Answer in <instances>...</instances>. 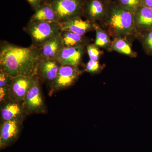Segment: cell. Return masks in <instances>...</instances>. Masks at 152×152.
<instances>
[{"mask_svg": "<svg viewBox=\"0 0 152 152\" xmlns=\"http://www.w3.org/2000/svg\"><path fill=\"white\" fill-rule=\"evenodd\" d=\"M41 61L39 50L33 45L24 48L5 43L1 46V70L11 78L18 75L36 77Z\"/></svg>", "mask_w": 152, "mask_h": 152, "instance_id": "obj_1", "label": "cell"}, {"mask_svg": "<svg viewBox=\"0 0 152 152\" xmlns=\"http://www.w3.org/2000/svg\"><path fill=\"white\" fill-rule=\"evenodd\" d=\"M109 31L116 37L130 35L136 29L134 15L118 4H110L106 16Z\"/></svg>", "mask_w": 152, "mask_h": 152, "instance_id": "obj_2", "label": "cell"}, {"mask_svg": "<svg viewBox=\"0 0 152 152\" xmlns=\"http://www.w3.org/2000/svg\"><path fill=\"white\" fill-rule=\"evenodd\" d=\"M25 31L38 48L61 32L59 22H30Z\"/></svg>", "mask_w": 152, "mask_h": 152, "instance_id": "obj_3", "label": "cell"}, {"mask_svg": "<svg viewBox=\"0 0 152 152\" xmlns=\"http://www.w3.org/2000/svg\"><path fill=\"white\" fill-rule=\"evenodd\" d=\"M86 0H47L56 15L59 22L83 15Z\"/></svg>", "mask_w": 152, "mask_h": 152, "instance_id": "obj_4", "label": "cell"}, {"mask_svg": "<svg viewBox=\"0 0 152 152\" xmlns=\"http://www.w3.org/2000/svg\"><path fill=\"white\" fill-rule=\"evenodd\" d=\"M23 107L29 113H40L45 111V104L37 78H35L23 100Z\"/></svg>", "mask_w": 152, "mask_h": 152, "instance_id": "obj_5", "label": "cell"}, {"mask_svg": "<svg viewBox=\"0 0 152 152\" xmlns=\"http://www.w3.org/2000/svg\"><path fill=\"white\" fill-rule=\"evenodd\" d=\"M35 77L18 75L12 78L9 88V95L14 102H18L23 101Z\"/></svg>", "mask_w": 152, "mask_h": 152, "instance_id": "obj_6", "label": "cell"}, {"mask_svg": "<svg viewBox=\"0 0 152 152\" xmlns=\"http://www.w3.org/2000/svg\"><path fill=\"white\" fill-rule=\"evenodd\" d=\"M81 72L78 67L61 65L56 78L52 83L55 90H60L71 86L78 78Z\"/></svg>", "mask_w": 152, "mask_h": 152, "instance_id": "obj_7", "label": "cell"}, {"mask_svg": "<svg viewBox=\"0 0 152 152\" xmlns=\"http://www.w3.org/2000/svg\"><path fill=\"white\" fill-rule=\"evenodd\" d=\"M84 52V46L64 47L56 57L55 60L61 65L78 67L80 64Z\"/></svg>", "mask_w": 152, "mask_h": 152, "instance_id": "obj_8", "label": "cell"}, {"mask_svg": "<svg viewBox=\"0 0 152 152\" xmlns=\"http://www.w3.org/2000/svg\"><path fill=\"white\" fill-rule=\"evenodd\" d=\"M110 4L107 0H86L83 14L88 20L94 23L105 18Z\"/></svg>", "mask_w": 152, "mask_h": 152, "instance_id": "obj_9", "label": "cell"}, {"mask_svg": "<svg viewBox=\"0 0 152 152\" xmlns=\"http://www.w3.org/2000/svg\"><path fill=\"white\" fill-rule=\"evenodd\" d=\"M21 129L19 118L4 122L0 131V146L1 148L7 146L18 138Z\"/></svg>", "mask_w": 152, "mask_h": 152, "instance_id": "obj_10", "label": "cell"}, {"mask_svg": "<svg viewBox=\"0 0 152 152\" xmlns=\"http://www.w3.org/2000/svg\"><path fill=\"white\" fill-rule=\"evenodd\" d=\"M59 23L61 31L72 32L81 35H84L86 33L94 28L93 23L88 20H83L80 16Z\"/></svg>", "mask_w": 152, "mask_h": 152, "instance_id": "obj_11", "label": "cell"}, {"mask_svg": "<svg viewBox=\"0 0 152 152\" xmlns=\"http://www.w3.org/2000/svg\"><path fill=\"white\" fill-rule=\"evenodd\" d=\"M64 48L61 32L39 47L42 60H55L59 52Z\"/></svg>", "mask_w": 152, "mask_h": 152, "instance_id": "obj_12", "label": "cell"}, {"mask_svg": "<svg viewBox=\"0 0 152 152\" xmlns=\"http://www.w3.org/2000/svg\"><path fill=\"white\" fill-rule=\"evenodd\" d=\"M61 65L56 60H42L38 68V74L47 81L53 83L56 78Z\"/></svg>", "mask_w": 152, "mask_h": 152, "instance_id": "obj_13", "label": "cell"}, {"mask_svg": "<svg viewBox=\"0 0 152 152\" xmlns=\"http://www.w3.org/2000/svg\"><path fill=\"white\" fill-rule=\"evenodd\" d=\"M134 15L136 28L141 31L152 29V8L142 6Z\"/></svg>", "mask_w": 152, "mask_h": 152, "instance_id": "obj_14", "label": "cell"}, {"mask_svg": "<svg viewBox=\"0 0 152 152\" xmlns=\"http://www.w3.org/2000/svg\"><path fill=\"white\" fill-rule=\"evenodd\" d=\"M30 22H59V20L51 6L47 2H43L35 11Z\"/></svg>", "mask_w": 152, "mask_h": 152, "instance_id": "obj_15", "label": "cell"}, {"mask_svg": "<svg viewBox=\"0 0 152 152\" xmlns=\"http://www.w3.org/2000/svg\"><path fill=\"white\" fill-rule=\"evenodd\" d=\"M23 113V108L18 102H13L9 103L1 110V116L3 121L19 118Z\"/></svg>", "mask_w": 152, "mask_h": 152, "instance_id": "obj_16", "label": "cell"}, {"mask_svg": "<svg viewBox=\"0 0 152 152\" xmlns=\"http://www.w3.org/2000/svg\"><path fill=\"white\" fill-rule=\"evenodd\" d=\"M61 35L64 47L84 46V36L72 32L61 31Z\"/></svg>", "mask_w": 152, "mask_h": 152, "instance_id": "obj_17", "label": "cell"}, {"mask_svg": "<svg viewBox=\"0 0 152 152\" xmlns=\"http://www.w3.org/2000/svg\"><path fill=\"white\" fill-rule=\"evenodd\" d=\"M110 47L112 50L120 53L131 57L136 56V53L133 51L130 44L123 38H115L111 44Z\"/></svg>", "mask_w": 152, "mask_h": 152, "instance_id": "obj_18", "label": "cell"}, {"mask_svg": "<svg viewBox=\"0 0 152 152\" xmlns=\"http://www.w3.org/2000/svg\"><path fill=\"white\" fill-rule=\"evenodd\" d=\"M94 28L96 32L95 45L102 48H107L110 46L111 42L108 34L95 24H94Z\"/></svg>", "mask_w": 152, "mask_h": 152, "instance_id": "obj_19", "label": "cell"}, {"mask_svg": "<svg viewBox=\"0 0 152 152\" xmlns=\"http://www.w3.org/2000/svg\"><path fill=\"white\" fill-rule=\"evenodd\" d=\"M141 42L147 54L152 56V29L142 31Z\"/></svg>", "mask_w": 152, "mask_h": 152, "instance_id": "obj_20", "label": "cell"}, {"mask_svg": "<svg viewBox=\"0 0 152 152\" xmlns=\"http://www.w3.org/2000/svg\"><path fill=\"white\" fill-rule=\"evenodd\" d=\"M118 4L134 14L140 7L143 6L142 0H118Z\"/></svg>", "mask_w": 152, "mask_h": 152, "instance_id": "obj_21", "label": "cell"}, {"mask_svg": "<svg viewBox=\"0 0 152 152\" xmlns=\"http://www.w3.org/2000/svg\"><path fill=\"white\" fill-rule=\"evenodd\" d=\"M87 52L89 57L90 60L94 61H98L99 58L102 53L98 47L94 45H89L87 46Z\"/></svg>", "mask_w": 152, "mask_h": 152, "instance_id": "obj_22", "label": "cell"}, {"mask_svg": "<svg viewBox=\"0 0 152 152\" xmlns=\"http://www.w3.org/2000/svg\"><path fill=\"white\" fill-rule=\"evenodd\" d=\"M100 65L98 61L90 60L86 65V70L90 73H95L100 70Z\"/></svg>", "mask_w": 152, "mask_h": 152, "instance_id": "obj_23", "label": "cell"}, {"mask_svg": "<svg viewBox=\"0 0 152 152\" xmlns=\"http://www.w3.org/2000/svg\"><path fill=\"white\" fill-rule=\"evenodd\" d=\"M34 10L35 11L40 7L42 2L41 0H26Z\"/></svg>", "mask_w": 152, "mask_h": 152, "instance_id": "obj_24", "label": "cell"}, {"mask_svg": "<svg viewBox=\"0 0 152 152\" xmlns=\"http://www.w3.org/2000/svg\"><path fill=\"white\" fill-rule=\"evenodd\" d=\"M10 87H4L2 88L0 87V101L1 102H3V101L5 99L7 95L9 94V89Z\"/></svg>", "mask_w": 152, "mask_h": 152, "instance_id": "obj_25", "label": "cell"}, {"mask_svg": "<svg viewBox=\"0 0 152 152\" xmlns=\"http://www.w3.org/2000/svg\"><path fill=\"white\" fill-rule=\"evenodd\" d=\"M143 6L152 8V0H142Z\"/></svg>", "mask_w": 152, "mask_h": 152, "instance_id": "obj_26", "label": "cell"}, {"mask_svg": "<svg viewBox=\"0 0 152 152\" xmlns=\"http://www.w3.org/2000/svg\"><path fill=\"white\" fill-rule=\"evenodd\" d=\"M47 0H41V1H42V2H45Z\"/></svg>", "mask_w": 152, "mask_h": 152, "instance_id": "obj_27", "label": "cell"}]
</instances>
